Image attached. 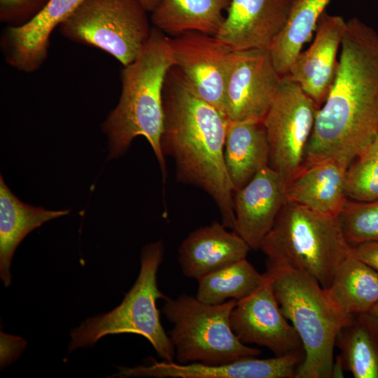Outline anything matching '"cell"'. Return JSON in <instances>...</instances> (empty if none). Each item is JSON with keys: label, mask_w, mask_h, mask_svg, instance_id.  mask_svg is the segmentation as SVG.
Returning a JSON list of instances; mask_svg holds the SVG:
<instances>
[{"label": "cell", "mask_w": 378, "mask_h": 378, "mask_svg": "<svg viewBox=\"0 0 378 378\" xmlns=\"http://www.w3.org/2000/svg\"><path fill=\"white\" fill-rule=\"evenodd\" d=\"M281 76L269 49L232 52L224 90V114L230 122H262Z\"/></svg>", "instance_id": "cell-10"}, {"label": "cell", "mask_w": 378, "mask_h": 378, "mask_svg": "<svg viewBox=\"0 0 378 378\" xmlns=\"http://www.w3.org/2000/svg\"><path fill=\"white\" fill-rule=\"evenodd\" d=\"M319 107L286 76L262 120L270 148L269 166L287 183L304 164Z\"/></svg>", "instance_id": "cell-9"}, {"label": "cell", "mask_w": 378, "mask_h": 378, "mask_svg": "<svg viewBox=\"0 0 378 378\" xmlns=\"http://www.w3.org/2000/svg\"><path fill=\"white\" fill-rule=\"evenodd\" d=\"M368 314L373 318V320L378 325V302L377 304L370 311Z\"/></svg>", "instance_id": "cell-32"}, {"label": "cell", "mask_w": 378, "mask_h": 378, "mask_svg": "<svg viewBox=\"0 0 378 378\" xmlns=\"http://www.w3.org/2000/svg\"><path fill=\"white\" fill-rule=\"evenodd\" d=\"M49 0H0V20L20 26L34 18Z\"/></svg>", "instance_id": "cell-29"}, {"label": "cell", "mask_w": 378, "mask_h": 378, "mask_svg": "<svg viewBox=\"0 0 378 378\" xmlns=\"http://www.w3.org/2000/svg\"><path fill=\"white\" fill-rule=\"evenodd\" d=\"M244 258L197 279L196 298L205 303L217 304L227 300H242L255 291L265 281Z\"/></svg>", "instance_id": "cell-26"}, {"label": "cell", "mask_w": 378, "mask_h": 378, "mask_svg": "<svg viewBox=\"0 0 378 378\" xmlns=\"http://www.w3.org/2000/svg\"><path fill=\"white\" fill-rule=\"evenodd\" d=\"M346 25V21L342 16L330 15L325 10L317 22L313 43L298 54L285 75L319 108L336 77L339 64L337 55Z\"/></svg>", "instance_id": "cell-14"}, {"label": "cell", "mask_w": 378, "mask_h": 378, "mask_svg": "<svg viewBox=\"0 0 378 378\" xmlns=\"http://www.w3.org/2000/svg\"><path fill=\"white\" fill-rule=\"evenodd\" d=\"M339 218L351 246L378 241V200L358 202L347 199Z\"/></svg>", "instance_id": "cell-27"}, {"label": "cell", "mask_w": 378, "mask_h": 378, "mask_svg": "<svg viewBox=\"0 0 378 378\" xmlns=\"http://www.w3.org/2000/svg\"><path fill=\"white\" fill-rule=\"evenodd\" d=\"M224 159L234 191L269 166L270 148L262 122L229 121Z\"/></svg>", "instance_id": "cell-21"}, {"label": "cell", "mask_w": 378, "mask_h": 378, "mask_svg": "<svg viewBox=\"0 0 378 378\" xmlns=\"http://www.w3.org/2000/svg\"><path fill=\"white\" fill-rule=\"evenodd\" d=\"M147 10L138 0H84L59 27L64 37L131 63L150 37Z\"/></svg>", "instance_id": "cell-8"}, {"label": "cell", "mask_w": 378, "mask_h": 378, "mask_svg": "<svg viewBox=\"0 0 378 378\" xmlns=\"http://www.w3.org/2000/svg\"><path fill=\"white\" fill-rule=\"evenodd\" d=\"M351 254L378 272V241L351 245Z\"/></svg>", "instance_id": "cell-30"}, {"label": "cell", "mask_w": 378, "mask_h": 378, "mask_svg": "<svg viewBox=\"0 0 378 378\" xmlns=\"http://www.w3.org/2000/svg\"><path fill=\"white\" fill-rule=\"evenodd\" d=\"M346 194L358 202L378 200V153L366 150L349 166Z\"/></svg>", "instance_id": "cell-28"}, {"label": "cell", "mask_w": 378, "mask_h": 378, "mask_svg": "<svg viewBox=\"0 0 378 378\" xmlns=\"http://www.w3.org/2000/svg\"><path fill=\"white\" fill-rule=\"evenodd\" d=\"M295 0H231L215 36L231 51L270 49L285 28Z\"/></svg>", "instance_id": "cell-13"}, {"label": "cell", "mask_w": 378, "mask_h": 378, "mask_svg": "<svg viewBox=\"0 0 378 378\" xmlns=\"http://www.w3.org/2000/svg\"><path fill=\"white\" fill-rule=\"evenodd\" d=\"M175 66L204 100L224 113V90L232 52L215 36L188 31L170 36Z\"/></svg>", "instance_id": "cell-12"}, {"label": "cell", "mask_w": 378, "mask_h": 378, "mask_svg": "<svg viewBox=\"0 0 378 378\" xmlns=\"http://www.w3.org/2000/svg\"><path fill=\"white\" fill-rule=\"evenodd\" d=\"M161 148L175 163L177 180L212 197L222 223L234 229V188L224 159L229 120L195 91L176 66L168 71L162 90Z\"/></svg>", "instance_id": "cell-2"}, {"label": "cell", "mask_w": 378, "mask_h": 378, "mask_svg": "<svg viewBox=\"0 0 378 378\" xmlns=\"http://www.w3.org/2000/svg\"><path fill=\"white\" fill-rule=\"evenodd\" d=\"M336 77L318 108L303 166L325 160L347 167L378 136V33L346 21Z\"/></svg>", "instance_id": "cell-1"}, {"label": "cell", "mask_w": 378, "mask_h": 378, "mask_svg": "<svg viewBox=\"0 0 378 378\" xmlns=\"http://www.w3.org/2000/svg\"><path fill=\"white\" fill-rule=\"evenodd\" d=\"M265 274L303 346L296 378L332 377L336 338L349 316L337 310L324 288L305 272L267 266Z\"/></svg>", "instance_id": "cell-5"}, {"label": "cell", "mask_w": 378, "mask_h": 378, "mask_svg": "<svg viewBox=\"0 0 378 378\" xmlns=\"http://www.w3.org/2000/svg\"><path fill=\"white\" fill-rule=\"evenodd\" d=\"M231 0H160L151 12V22L166 35L188 31L215 36Z\"/></svg>", "instance_id": "cell-23"}, {"label": "cell", "mask_w": 378, "mask_h": 378, "mask_svg": "<svg viewBox=\"0 0 378 378\" xmlns=\"http://www.w3.org/2000/svg\"><path fill=\"white\" fill-rule=\"evenodd\" d=\"M324 290L331 304L342 314H368L378 302V272L350 253Z\"/></svg>", "instance_id": "cell-22"}, {"label": "cell", "mask_w": 378, "mask_h": 378, "mask_svg": "<svg viewBox=\"0 0 378 378\" xmlns=\"http://www.w3.org/2000/svg\"><path fill=\"white\" fill-rule=\"evenodd\" d=\"M304 353L259 359L247 357L220 365L188 364L154 361L148 366L121 368L118 376L172 378H296Z\"/></svg>", "instance_id": "cell-15"}, {"label": "cell", "mask_w": 378, "mask_h": 378, "mask_svg": "<svg viewBox=\"0 0 378 378\" xmlns=\"http://www.w3.org/2000/svg\"><path fill=\"white\" fill-rule=\"evenodd\" d=\"M260 249L267 266L305 272L324 289L351 253L339 216L287 201Z\"/></svg>", "instance_id": "cell-4"}, {"label": "cell", "mask_w": 378, "mask_h": 378, "mask_svg": "<svg viewBox=\"0 0 378 378\" xmlns=\"http://www.w3.org/2000/svg\"><path fill=\"white\" fill-rule=\"evenodd\" d=\"M265 275V281L255 291L237 301L230 318L232 331L244 344L265 346L275 356L304 353L298 334L284 315Z\"/></svg>", "instance_id": "cell-11"}, {"label": "cell", "mask_w": 378, "mask_h": 378, "mask_svg": "<svg viewBox=\"0 0 378 378\" xmlns=\"http://www.w3.org/2000/svg\"><path fill=\"white\" fill-rule=\"evenodd\" d=\"M174 65L170 36L152 28L139 54L124 66L119 102L102 125L108 138L109 158L121 155L134 138L142 136L153 150L164 180L167 170L160 144L164 122L162 90L167 74Z\"/></svg>", "instance_id": "cell-3"}, {"label": "cell", "mask_w": 378, "mask_h": 378, "mask_svg": "<svg viewBox=\"0 0 378 378\" xmlns=\"http://www.w3.org/2000/svg\"><path fill=\"white\" fill-rule=\"evenodd\" d=\"M84 0H49L30 20L20 26H7L1 36V49L7 64L32 73L46 61L50 37Z\"/></svg>", "instance_id": "cell-17"}, {"label": "cell", "mask_w": 378, "mask_h": 378, "mask_svg": "<svg viewBox=\"0 0 378 378\" xmlns=\"http://www.w3.org/2000/svg\"><path fill=\"white\" fill-rule=\"evenodd\" d=\"M164 300L162 312L173 323L169 336L178 363L220 365L261 354L241 342L232 330L230 318L237 300L211 304L186 294Z\"/></svg>", "instance_id": "cell-7"}, {"label": "cell", "mask_w": 378, "mask_h": 378, "mask_svg": "<svg viewBox=\"0 0 378 378\" xmlns=\"http://www.w3.org/2000/svg\"><path fill=\"white\" fill-rule=\"evenodd\" d=\"M251 248L218 222L197 228L181 242L178 262L185 276L201 277L246 258Z\"/></svg>", "instance_id": "cell-18"}, {"label": "cell", "mask_w": 378, "mask_h": 378, "mask_svg": "<svg viewBox=\"0 0 378 378\" xmlns=\"http://www.w3.org/2000/svg\"><path fill=\"white\" fill-rule=\"evenodd\" d=\"M347 169L335 160L302 166L286 184L287 201L322 214L339 216L348 199Z\"/></svg>", "instance_id": "cell-19"}, {"label": "cell", "mask_w": 378, "mask_h": 378, "mask_svg": "<svg viewBox=\"0 0 378 378\" xmlns=\"http://www.w3.org/2000/svg\"><path fill=\"white\" fill-rule=\"evenodd\" d=\"M164 252L162 241L143 248L139 276L121 304L108 313L86 319L74 329L69 352L91 346L108 334L135 333L146 337L164 360L174 361L175 349L162 326L156 306L157 300L167 297L157 284Z\"/></svg>", "instance_id": "cell-6"}, {"label": "cell", "mask_w": 378, "mask_h": 378, "mask_svg": "<svg viewBox=\"0 0 378 378\" xmlns=\"http://www.w3.org/2000/svg\"><path fill=\"white\" fill-rule=\"evenodd\" d=\"M367 150L378 153V136L374 139V141L371 144V145L368 148Z\"/></svg>", "instance_id": "cell-33"}, {"label": "cell", "mask_w": 378, "mask_h": 378, "mask_svg": "<svg viewBox=\"0 0 378 378\" xmlns=\"http://www.w3.org/2000/svg\"><path fill=\"white\" fill-rule=\"evenodd\" d=\"M331 0H295L288 22L270 48L274 67L286 75L302 48L309 41L317 22Z\"/></svg>", "instance_id": "cell-25"}, {"label": "cell", "mask_w": 378, "mask_h": 378, "mask_svg": "<svg viewBox=\"0 0 378 378\" xmlns=\"http://www.w3.org/2000/svg\"><path fill=\"white\" fill-rule=\"evenodd\" d=\"M286 202V181L270 166L262 169L234 192V231L251 249H260Z\"/></svg>", "instance_id": "cell-16"}, {"label": "cell", "mask_w": 378, "mask_h": 378, "mask_svg": "<svg viewBox=\"0 0 378 378\" xmlns=\"http://www.w3.org/2000/svg\"><path fill=\"white\" fill-rule=\"evenodd\" d=\"M69 212V210L52 211L24 203L0 176V276L5 286L10 284L11 260L23 239L44 223Z\"/></svg>", "instance_id": "cell-20"}, {"label": "cell", "mask_w": 378, "mask_h": 378, "mask_svg": "<svg viewBox=\"0 0 378 378\" xmlns=\"http://www.w3.org/2000/svg\"><path fill=\"white\" fill-rule=\"evenodd\" d=\"M335 346L344 371L355 378H378V325L368 313L349 316Z\"/></svg>", "instance_id": "cell-24"}, {"label": "cell", "mask_w": 378, "mask_h": 378, "mask_svg": "<svg viewBox=\"0 0 378 378\" xmlns=\"http://www.w3.org/2000/svg\"><path fill=\"white\" fill-rule=\"evenodd\" d=\"M147 11L152 12L159 4L160 0H138Z\"/></svg>", "instance_id": "cell-31"}]
</instances>
